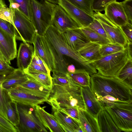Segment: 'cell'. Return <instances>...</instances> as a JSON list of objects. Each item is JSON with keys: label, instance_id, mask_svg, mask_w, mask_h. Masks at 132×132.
I'll list each match as a JSON object with an SVG mask.
<instances>
[{"label": "cell", "instance_id": "cell-44", "mask_svg": "<svg viewBox=\"0 0 132 132\" xmlns=\"http://www.w3.org/2000/svg\"><path fill=\"white\" fill-rule=\"evenodd\" d=\"M33 71L45 73L51 75V71L43 68L39 65L31 61L28 68L24 71Z\"/></svg>", "mask_w": 132, "mask_h": 132}, {"label": "cell", "instance_id": "cell-19", "mask_svg": "<svg viewBox=\"0 0 132 132\" xmlns=\"http://www.w3.org/2000/svg\"><path fill=\"white\" fill-rule=\"evenodd\" d=\"M16 39L0 28V43L10 61L17 56Z\"/></svg>", "mask_w": 132, "mask_h": 132}, {"label": "cell", "instance_id": "cell-5", "mask_svg": "<svg viewBox=\"0 0 132 132\" xmlns=\"http://www.w3.org/2000/svg\"><path fill=\"white\" fill-rule=\"evenodd\" d=\"M129 58L126 49L102 57L92 61V64L100 74L106 77H116Z\"/></svg>", "mask_w": 132, "mask_h": 132}, {"label": "cell", "instance_id": "cell-34", "mask_svg": "<svg viewBox=\"0 0 132 132\" xmlns=\"http://www.w3.org/2000/svg\"><path fill=\"white\" fill-rule=\"evenodd\" d=\"M126 47L117 44L109 43L101 45L100 53L101 56L103 57L125 50Z\"/></svg>", "mask_w": 132, "mask_h": 132}, {"label": "cell", "instance_id": "cell-46", "mask_svg": "<svg viewBox=\"0 0 132 132\" xmlns=\"http://www.w3.org/2000/svg\"><path fill=\"white\" fill-rule=\"evenodd\" d=\"M125 47L127 52L128 58L132 59V43L128 42Z\"/></svg>", "mask_w": 132, "mask_h": 132}, {"label": "cell", "instance_id": "cell-38", "mask_svg": "<svg viewBox=\"0 0 132 132\" xmlns=\"http://www.w3.org/2000/svg\"><path fill=\"white\" fill-rule=\"evenodd\" d=\"M0 18L8 21L15 26L13 10L7 7L6 5L0 8Z\"/></svg>", "mask_w": 132, "mask_h": 132}, {"label": "cell", "instance_id": "cell-12", "mask_svg": "<svg viewBox=\"0 0 132 132\" xmlns=\"http://www.w3.org/2000/svg\"><path fill=\"white\" fill-rule=\"evenodd\" d=\"M58 4L61 6L81 27H87L94 19L93 16L67 0H59Z\"/></svg>", "mask_w": 132, "mask_h": 132}, {"label": "cell", "instance_id": "cell-25", "mask_svg": "<svg viewBox=\"0 0 132 132\" xmlns=\"http://www.w3.org/2000/svg\"><path fill=\"white\" fill-rule=\"evenodd\" d=\"M28 78L51 90L52 86V77L46 74L33 71H23Z\"/></svg>", "mask_w": 132, "mask_h": 132}, {"label": "cell", "instance_id": "cell-40", "mask_svg": "<svg viewBox=\"0 0 132 132\" xmlns=\"http://www.w3.org/2000/svg\"><path fill=\"white\" fill-rule=\"evenodd\" d=\"M87 27L108 39L107 34L104 28L96 19L94 18L93 21Z\"/></svg>", "mask_w": 132, "mask_h": 132}, {"label": "cell", "instance_id": "cell-50", "mask_svg": "<svg viewBox=\"0 0 132 132\" xmlns=\"http://www.w3.org/2000/svg\"><path fill=\"white\" fill-rule=\"evenodd\" d=\"M6 6L2 0H0V8L4 6Z\"/></svg>", "mask_w": 132, "mask_h": 132}, {"label": "cell", "instance_id": "cell-3", "mask_svg": "<svg viewBox=\"0 0 132 132\" xmlns=\"http://www.w3.org/2000/svg\"><path fill=\"white\" fill-rule=\"evenodd\" d=\"M52 108L70 107L78 110H86L80 88L63 87L53 84L49 97L46 101Z\"/></svg>", "mask_w": 132, "mask_h": 132}, {"label": "cell", "instance_id": "cell-22", "mask_svg": "<svg viewBox=\"0 0 132 132\" xmlns=\"http://www.w3.org/2000/svg\"><path fill=\"white\" fill-rule=\"evenodd\" d=\"M78 110L79 122L83 132H100L97 119L86 110Z\"/></svg>", "mask_w": 132, "mask_h": 132}, {"label": "cell", "instance_id": "cell-13", "mask_svg": "<svg viewBox=\"0 0 132 132\" xmlns=\"http://www.w3.org/2000/svg\"><path fill=\"white\" fill-rule=\"evenodd\" d=\"M104 11L106 16L117 26L120 27L129 21L121 2L116 1L110 3Z\"/></svg>", "mask_w": 132, "mask_h": 132}, {"label": "cell", "instance_id": "cell-10", "mask_svg": "<svg viewBox=\"0 0 132 132\" xmlns=\"http://www.w3.org/2000/svg\"><path fill=\"white\" fill-rule=\"evenodd\" d=\"M12 101L20 104L34 105L46 102L47 99L31 94L26 89L19 86L6 90Z\"/></svg>", "mask_w": 132, "mask_h": 132}, {"label": "cell", "instance_id": "cell-28", "mask_svg": "<svg viewBox=\"0 0 132 132\" xmlns=\"http://www.w3.org/2000/svg\"><path fill=\"white\" fill-rule=\"evenodd\" d=\"M90 42L103 45L111 43L106 37L100 35L88 27L80 28Z\"/></svg>", "mask_w": 132, "mask_h": 132}, {"label": "cell", "instance_id": "cell-27", "mask_svg": "<svg viewBox=\"0 0 132 132\" xmlns=\"http://www.w3.org/2000/svg\"><path fill=\"white\" fill-rule=\"evenodd\" d=\"M68 74L73 81L80 86H90V76L85 69L83 68L76 69L75 72Z\"/></svg>", "mask_w": 132, "mask_h": 132}, {"label": "cell", "instance_id": "cell-9", "mask_svg": "<svg viewBox=\"0 0 132 132\" xmlns=\"http://www.w3.org/2000/svg\"><path fill=\"white\" fill-rule=\"evenodd\" d=\"M11 9L15 27L23 42L32 44L36 32L32 22L17 9Z\"/></svg>", "mask_w": 132, "mask_h": 132}, {"label": "cell", "instance_id": "cell-16", "mask_svg": "<svg viewBox=\"0 0 132 132\" xmlns=\"http://www.w3.org/2000/svg\"><path fill=\"white\" fill-rule=\"evenodd\" d=\"M62 33L67 44L76 51L81 44L90 42L80 28L68 29Z\"/></svg>", "mask_w": 132, "mask_h": 132}, {"label": "cell", "instance_id": "cell-41", "mask_svg": "<svg viewBox=\"0 0 132 132\" xmlns=\"http://www.w3.org/2000/svg\"><path fill=\"white\" fill-rule=\"evenodd\" d=\"M121 3L129 21L132 22V0H125Z\"/></svg>", "mask_w": 132, "mask_h": 132}, {"label": "cell", "instance_id": "cell-30", "mask_svg": "<svg viewBox=\"0 0 132 132\" xmlns=\"http://www.w3.org/2000/svg\"><path fill=\"white\" fill-rule=\"evenodd\" d=\"M7 114L9 121L16 128L20 122L17 103L11 100L8 102Z\"/></svg>", "mask_w": 132, "mask_h": 132}, {"label": "cell", "instance_id": "cell-32", "mask_svg": "<svg viewBox=\"0 0 132 132\" xmlns=\"http://www.w3.org/2000/svg\"><path fill=\"white\" fill-rule=\"evenodd\" d=\"M7 76L0 75V115L8 121L7 114V108L8 97L6 94V91L2 87L1 82Z\"/></svg>", "mask_w": 132, "mask_h": 132}, {"label": "cell", "instance_id": "cell-39", "mask_svg": "<svg viewBox=\"0 0 132 132\" xmlns=\"http://www.w3.org/2000/svg\"><path fill=\"white\" fill-rule=\"evenodd\" d=\"M52 109H56L61 111L79 122L78 110L77 109L70 107L60 106L52 108Z\"/></svg>", "mask_w": 132, "mask_h": 132}, {"label": "cell", "instance_id": "cell-14", "mask_svg": "<svg viewBox=\"0 0 132 132\" xmlns=\"http://www.w3.org/2000/svg\"><path fill=\"white\" fill-rule=\"evenodd\" d=\"M81 93L86 110L97 119V117L103 106L92 90L90 86H81Z\"/></svg>", "mask_w": 132, "mask_h": 132}, {"label": "cell", "instance_id": "cell-4", "mask_svg": "<svg viewBox=\"0 0 132 132\" xmlns=\"http://www.w3.org/2000/svg\"><path fill=\"white\" fill-rule=\"evenodd\" d=\"M55 4L45 0H32L31 21L36 33L43 36L51 25Z\"/></svg>", "mask_w": 132, "mask_h": 132}, {"label": "cell", "instance_id": "cell-51", "mask_svg": "<svg viewBox=\"0 0 132 132\" xmlns=\"http://www.w3.org/2000/svg\"><path fill=\"white\" fill-rule=\"evenodd\" d=\"M0 59L4 61H5V60L2 55L0 51ZM6 62V61H5Z\"/></svg>", "mask_w": 132, "mask_h": 132}, {"label": "cell", "instance_id": "cell-23", "mask_svg": "<svg viewBox=\"0 0 132 132\" xmlns=\"http://www.w3.org/2000/svg\"><path fill=\"white\" fill-rule=\"evenodd\" d=\"M97 122L100 132H120L111 116L103 107L97 117Z\"/></svg>", "mask_w": 132, "mask_h": 132}, {"label": "cell", "instance_id": "cell-8", "mask_svg": "<svg viewBox=\"0 0 132 132\" xmlns=\"http://www.w3.org/2000/svg\"><path fill=\"white\" fill-rule=\"evenodd\" d=\"M93 17L102 24L107 36L108 39L112 43L126 46L127 38L120 28L111 21L105 15L100 12L94 13Z\"/></svg>", "mask_w": 132, "mask_h": 132}, {"label": "cell", "instance_id": "cell-36", "mask_svg": "<svg viewBox=\"0 0 132 132\" xmlns=\"http://www.w3.org/2000/svg\"><path fill=\"white\" fill-rule=\"evenodd\" d=\"M0 28L7 34L15 37L16 39L22 41L15 27L10 22L0 18Z\"/></svg>", "mask_w": 132, "mask_h": 132}, {"label": "cell", "instance_id": "cell-37", "mask_svg": "<svg viewBox=\"0 0 132 132\" xmlns=\"http://www.w3.org/2000/svg\"><path fill=\"white\" fill-rule=\"evenodd\" d=\"M116 0H92V6L93 11L95 12L104 11L106 6Z\"/></svg>", "mask_w": 132, "mask_h": 132}, {"label": "cell", "instance_id": "cell-26", "mask_svg": "<svg viewBox=\"0 0 132 132\" xmlns=\"http://www.w3.org/2000/svg\"><path fill=\"white\" fill-rule=\"evenodd\" d=\"M9 8L17 9L31 21L32 0H8Z\"/></svg>", "mask_w": 132, "mask_h": 132}, {"label": "cell", "instance_id": "cell-47", "mask_svg": "<svg viewBox=\"0 0 132 132\" xmlns=\"http://www.w3.org/2000/svg\"><path fill=\"white\" fill-rule=\"evenodd\" d=\"M67 70L68 73H72L75 72L76 69L75 66L73 64H71L68 65Z\"/></svg>", "mask_w": 132, "mask_h": 132}, {"label": "cell", "instance_id": "cell-33", "mask_svg": "<svg viewBox=\"0 0 132 132\" xmlns=\"http://www.w3.org/2000/svg\"><path fill=\"white\" fill-rule=\"evenodd\" d=\"M32 44L34 46V50L50 70L49 63L42 45L40 36L36 33Z\"/></svg>", "mask_w": 132, "mask_h": 132}, {"label": "cell", "instance_id": "cell-31", "mask_svg": "<svg viewBox=\"0 0 132 132\" xmlns=\"http://www.w3.org/2000/svg\"><path fill=\"white\" fill-rule=\"evenodd\" d=\"M116 77L132 86V59H128Z\"/></svg>", "mask_w": 132, "mask_h": 132}, {"label": "cell", "instance_id": "cell-6", "mask_svg": "<svg viewBox=\"0 0 132 132\" xmlns=\"http://www.w3.org/2000/svg\"><path fill=\"white\" fill-rule=\"evenodd\" d=\"M103 107L121 131H132V102H116Z\"/></svg>", "mask_w": 132, "mask_h": 132}, {"label": "cell", "instance_id": "cell-43", "mask_svg": "<svg viewBox=\"0 0 132 132\" xmlns=\"http://www.w3.org/2000/svg\"><path fill=\"white\" fill-rule=\"evenodd\" d=\"M132 22L129 21L127 23L120 27L126 36L128 42H132Z\"/></svg>", "mask_w": 132, "mask_h": 132}, {"label": "cell", "instance_id": "cell-48", "mask_svg": "<svg viewBox=\"0 0 132 132\" xmlns=\"http://www.w3.org/2000/svg\"><path fill=\"white\" fill-rule=\"evenodd\" d=\"M0 132H11L8 129L0 124Z\"/></svg>", "mask_w": 132, "mask_h": 132}, {"label": "cell", "instance_id": "cell-11", "mask_svg": "<svg viewBox=\"0 0 132 132\" xmlns=\"http://www.w3.org/2000/svg\"><path fill=\"white\" fill-rule=\"evenodd\" d=\"M51 25L61 33L68 29L80 28L60 5L56 4L54 9Z\"/></svg>", "mask_w": 132, "mask_h": 132}, {"label": "cell", "instance_id": "cell-18", "mask_svg": "<svg viewBox=\"0 0 132 132\" xmlns=\"http://www.w3.org/2000/svg\"><path fill=\"white\" fill-rule=\"evenodd\" d=\"M52 109V115L64 132H77L80 127L79 122L61 111L55 109Z\"/></svg>", "mask_w": 132, "mask_h": 132}, {"label": "cell", "instance_id": "cell-7", "mask_svg": "<svg viewBox=\"0 0 132 132\" xmlns=\"http://www.w3.org/2000/svg\"><path fill=\"white\" fill-rule=\"evenodd\" d=\"M17 108L20 119L16 127L18 132H48L36 116L34 105L17 104Z\"/></svg>", "mask_w": 132, "mask_h": 132}, {"label": "cell", "instance_id": "cell-49", "mask_svg": "<svg viewBox=\"0 0 132 132\" xmlns=\"http://www.w3.org/2000/svg\"><path fill=\"white\" fill-rule=\"evenodd\" d=\"M50 3L57 4H58L59 0H45Z\"/></svg>", "mask_w": 132, "mask_h": 132}, {"label": "cell", "instance_id": "cell-2", "mask_svg": "<svg viewBox=\"0 0 132 132\" xmlns=\"http://www.w3.org/2000/svg\"><path fill=\"white\" fill-rule=\"evenodd\" d=\"M91 89L102 106L117 102H132V86L116 77L98 73L90 76Z\"/></svg>", "mask_w": 132, "mask_h": 132}, {"label": "cell", "instance_id": "cell-1", "mask_svg": "<svg viewBox=\"0 0 132 132\" xmlns=\"http://www.w3.org/2000/svg\"><path fill=\"white\" fill-rule=\"evenodd\" d=\"M48 60L56 73L67 75L68 65L66 57H69L78 63L90 75L97 73L92 62L82 56L68 45L62 33L51 25L42 36Z\"/></svg>", "mask_w": 132, "mask_h": 132}, {"label": "cell", "instance_id": "cell-24", "mask_svg": "<svg viewBox=\"0 0 132 132\" xmlns=\"http://www.w3.org/2000/svg\"><path fill=\"white\" fill-rule=\"evenodd\" d=\"M28 78L27 81L18 86L26 89L31 94L44 97L48 99L51 90L33 80Z\"/></svg>", "mask_w": 132, "mask_h": 132}, {"label": "cell", "instance_id": "cell-29", "mask_svg": "<svg viewBox=\"0 0 132 132\" xmlns=\"http://www.w3.org/2000/svg\"><path fill=\"white\" fill-rule=\"evenodd\" d=\"M52 77L53 84L57 85L63 87H69L80 88L81 86L73 81L68 74L67 75L53 74Z\"/></svg>", "mask_w": 132, "mask_h": 132}, {"label": "cell", "instance_id": "cell-35", "mask_svg": "<svg viewBox=\"0 0 132 132\" xmlns=\"http://www.w3.org/2000/svg\"><path fill=\"white\" fill-rule=\"evenodd\" d=\"M67 0L76 7L93 16L94 12L92 8V0Z\"/></svg>", "mask_w": 132, "mask_h": 132}, {"label": "cell", "instance_id": "cell-20", "mask_svg": "<svg viewBox=\"0 0 132 132\" xmlns=\"http://www.w3.org/2000/svg\"><path fill=\"white\" fill-rule=\"evenodd\" d=\"M28 79L23 70L18 68L15 69L2 80L1 85L3 88L6 91L20 85Z\"/></svg>", "mask_w": 132, "mask_h": 132}, {"label": "cell", "instance_id": "cell-21", "mask_svg": "<svg viewBox=\"0 0 132 132\" xmlns=\"http://www.w3.org/2000/svg\"><path fill=\"white\" fill-rule=\"evenodd\" d=\"M101 45L89 42L81 44L77 51L83 57L92 62L102 57L100 53Z\"/></svg>", "mask_w": 132, "mask_h": 132}, {"label": "cell", "instance_id": "cell-15", "mask_svg": "<svg viewBox=\"0 0 132 132\" xmlns=\"http://www.w3.org/2000/svg\"><path fill=\"white\" fill-rule=\"evenodd\" d=\"M36 116L45 127L51 132H64L52 114L44 110L46 106L41 107L38 105H34Z\"/></svg>", "mask_w": 132, "mask_h": 132}, {"label": "cell", "instance_id": "cell-45", "mask_svg": "<svg viewBox=\"0 0 132 132\" xmlns=\"http://www.w3.org/2000/svg\"><path fill=\"white\" fill-rule=\"evenodd\" d=\"M0 124L9 129L11 132H18L17 128L14 125L1 115Z\"/></svg>", "mask_w": 132, "mask_h": 132}, {"label": "cell", "instance_id": "cell-17", "mask_svg": "<svg viewBox=\"0 0 132 132\" xmlns=\"http://www.w3.org/2000/svg\"><path fill=\"white\" fill-rule=\"evenodd\" d=\"M34 48L29 43H21L18 51L17 64L18 68L23 71L26 70L32 59Z\"/></svg>", "mask_w": 132, "mask_h": 132}, {"label": "cell", "instance_id": "cell-42", "mask_svg": "<svg viewBox=\"0 0 132 132\" xmlns=\"http://www.w3.org/2000/svg\"><path fill=\"white\" fill-rule=\"evenodd\" d=\"M9 65L5 61L0 59V75L7 76L15 69Z\"/></svg>", "mask_w": 132, "mask_h": 132}]
</instances>
